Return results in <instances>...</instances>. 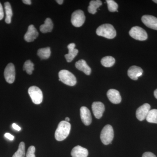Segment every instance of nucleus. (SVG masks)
I'll return each mask as SVG.
<instances>
[{"instance_id": "f257e3e1", "label": "nucleus", "mask_w": 157, "mask_h": 157, "mask_svg": "<svg viewBox=\"0 0 157 157\" xmlns=\"http://www.w3.org/2000/svg\"><path fill=\"white\" fill-rule=\"evenodd\" d=\"M71 124L68 122L63 121L59 123L55 134V137L58 141H62L65 140L70 133Z\"/></svg>"}, {"instance_id": "f03ea898", "label": "nucleus", "mask_w": 157, "mask_h": 157, "mask_svg": "<svg viewBox=\"0 0 157 157\" xmlns=\"http://www.w3.org/2000/svg\"><path fill=\"white\" fill-rule=\"evenodd\" d=\"M96 33L100 36L112 39L116 36V31L112 25L104 24L100 26L96 30Z\"/></svg>"}, {"instance_id": "7ed1b4c3", "label": "nucleus", "mask_w": 157, "mask_h": 157, "mask_svg": "<svg viewBox=\"0 0 157 157\" xmlns=\"http://www.w3.org/2000/svg\"><path fill=\"white\" fill-rule=\"evenodd\" d=\"M59 77V80L67 85L74 86L76 84V77L68 70H63L60 71Z\"/></svg>"}, {"instance_id": "20e7f679", "label": "nucleus", "mask_w": 157, "mask_h": 157, "mask_svg": "<svg viewBox=\"0 0 157 157\" xmlns=\"http://www.w3.org/2000/svg\"><path fill=\"white\" fill-rule=\"evenodd\" d=\"M114 137V132L113 127L107 124L102 129L101 134V139L102 143L105 145L111 144Z\"/></svg>"}, {"instance_id": "39448f33", "label": "nucleus", "mask_w": 157, "mask_h": 157, "mask_svg": "<svg viewBox=\"0 0 157 157\" xmlns=\"http://www.w3.org/2000/svg\"><path fill=\"white\" fill-rule=\"evenodd\" d=\"M129 35L133 39L139 41H144L147 39L146 31L139 26L133 27L129 31Z\"/></svg>"}, {"instance_id": "423d86ee", "label": "nucleus", "mask_w": 157, "mask_h": 157, "mask_svg": "<svg viewBox=\"0 0 157 157\" xmlns=\"http://www.w3.org/2000/svg\"><path fill=\"white\" fill-rule=\"evenodd\" d=\"M28 93L33 103L36 104H41L43 100L42 90L36 86H32L29 89Z\"/></svg>"}, {"instance_id": "0eeeda50", "label": "nucleus", "mask_w": 157, "mask_h": 157, "mask_svg": "<svg viewBox=\"0 0 157 157\" xmlns=\"http://www.w3.org/2000/svg\"><path fill=\"white\" fill-rule=\"evenodd\" d=\"M86 17L84 12L81 10L74 11L71 16V22L76 27H80L83 25L85 21Z\"/></svg>"}, {"instance_id": "6e6552de", "label": "nucleus", "mask_w": 157, "mask_h": 157, "mask_svg": "<svg viewBox=\"0 0 157 157\" xmlns=\"http://www.w3.org/2000/svg\"><path fill=\"white\" fill-rule=\"evenodd\" d=\"M4 76L8 83L11 84L14 82L15 78V70L14 65L12 63H10L6 67L4 71Z\"/></svg>"}, {"instance_id": "1a4fd4ad", "label": "nucleus", "mask_w": 157, "mask_h": 157, "mask_svg": "<svg viewBox=\"0 0 157 157\" xmlns=\"http://www.w3.org/2000/svg\"><path fill=\"white\" fill-rule=\"evenodd\" d=\"M150 109V105L147 103L140 106L136 110V116L137 119L140 121L144 120L148 115Z\"/></svg>"}, {"instance_id": "9d476101", "label": "nucleus", "mask_w": 157, "mask_h": 157, "mask_svg": "<svg viewBox=\"0 0 157 157\" xmlns=\"http://www.w3.org/2000/svg\"><path fill=\"white\" fill-rule=\"evenodd\" d=\"M142 22L149 28L157 30V18L150 15H143L141 17Z\"/></svg>"}, {"instance_id": "9b49d317", "label": "nucleus", "mask_w": 157, "mask_h": 157, "mask_svg": "<svg viewBox=\"0 0 157 157\" xmlns=\"http://www.w3.org/2000/svg\"><path fill=\"white\" fill-rule=\"evenodd\" d=\"M93 113L96 118L100 119L102 117L105 110L104 104L101 102H94L92 105Z\"/></svg>"}, {"instance_id": "f8f14e48", "label": "nucleus", "mask_w": 157, "mask_h": 157, "mask_svg": "<svg viewBox=\"0 0 157 157\" xmlns=\"http://www.w3.org/2000/svg\"><path fill=\"white\" fill-rule=\"evenodd\" d=\"M39 36V33L33 25L29 26L27 32L24 36V39L26 42H32L34 41Z\"/></svg>"}, {"instance_id": "ddd939ff", "label": "nucleus", "mask_w": 157, "mask_h": 157, "mask_svg": "<svg viewBox=\"0 0 157 157\" xmlns=\"http://www.w3.org/2000/svg\"><path fill=\"white\" fill-rule=\"evenodd\" d=\"M80 112L82 123L86 126L90 124L92 122V117L89 109L86 107H82L80 108Z\"/></svg>"}, {"instance_id": "4468645a", "label": "nucleus", "mask_w": 157, "mask_h": 157, "mask_svg": "<svg viewBox=\"0 0 157 157\" xmlns=\"http://www.w3.org/2000/svg\"><path fill=\"white\" fill-rule=\"evenodd\" d=\"M107 98L114 104H118L121 101V97L119 92L115 89H110L107 92Z\"/></svg>"}, {"instance_id": "2eb2a0df", "label": "nucleus", "mask_w": 157, "mask_h": 157, "mask_svg": "<svg viewBox=\"0 0 157 157\" xmlns=\"http://www.w3.org/2000/svg\"><path fill=\"white\" fill-rule=\"evenodd\" d=\"M76 45L75 43H70L67 46L69 53L65 55V57L67 62L70 63L73 60V59L77 55L78 52V49L75 48Z\"/></svg>"}, {"instance_id": "dca6fc26", "label": "nucleus", "mask_w": 157, "mask_h": 157, "mask_svg": "<svg viewBox=\"0 0 157 157\" xmlns=\"http://www.w3.org/2000/svg\"><path fill=\"white\" fill-rule=\"evenodd\" d=\"M71 155L72 157H87L88 151L87 149L78 145L72 149Z\"/></svg>"}, {"instance_id": "f3484780", "label": "nucleus", "mask_w": 157, "mask_h": 157, "mask_svg": "<svg viewBox=\"0 0 157 157\" xmlns=\"http://www.w3.org/2000/svg\"><path fill=\"white\" fill-rule=\"evenodd\" d=\"M75 66L78 70L82 71L86 75H90L91 73V69L84 60L80 59L76 62Z\"/></svg>"}, {"instance_id": "a211bd4d", "label": "nucleus", "mask_w": 157, "mask_h": 157, "mask_svg": "<svg viewBox=\"0 0 157 157\" xmlns=\"http://www.w3.org/2000/svg\"><path fill=\"white\" fill-rule=\"evenodd\" d=\"M143 70L140 67L133 66L131 67L128 70V76L131 79L136 80L138 79L137 74L140 73H143Z\"/></svg>"}, {"instance_id": "6ab92c4d", "label": "nucleus", "mask_w": 157, "mask_h": 157, "mask_svg": "<svg viewBox=\"0 0 157 157\" xmlns=\"http://www.w3.org/2000/svg\"><path fill=\"white\" fill-rule=\"evenodd\" d=\"M53 24L52 21L50 18L45 19L44 24L42 25L40 27V30L43 33H50L52 30Z\"/></svg>"}, {"instance_id": "aec40b11", "label": "nucleus", "mask_w": 157, "mask_h": 157, "mask_svg": "<svg viewBox=\"0 0 157 157\" xmlns=\"http://www.w3.org/2000/svg\"><path fill=\"white\" fill-rule=\"evenodd\" d=\"M102 2L100 0H93L90 2V6L88 8V11L92 14H96L97 9L102 6Z\"/></svg>"}, {"instance_id": "412c9836", "label": "nucleus", "mask_w": 157, "mask_h": 157, "mask_svg": "<svg viewBox=\"0 0 157 157\" xmlns=\"http://www.w3.org/2000/svg\"><path fill=\"white\" fill-rule=\"evenodd\" d=\"M5 5V9L6 11V17L5 21L6 23L10 24L11 21V17L13 15V12H12V8H11V5L9 2H6L4 4Z\"/></svg>"}, {"instance_id": "4be33fe9", "label": "nucleus", "mask_w": 157, "mask_h": 157, "mask_svg": "<svg viewBox=\"0 0 157 157\" xmlns=\"http://www.w3.org/2000/svg\"><path fill=\"white\" fill-rule=\"evenodd\" d=\"M51 54V52L50 47L40 48L37 52V55L41 59H47L49 58Z\"/></svg>"}, {"instance_id": "5701e85b", "label": "nucleus", "mask_w": 157, "mask_h": 157, "mask_svg": "<svg viewBox=\"0 0 157 157\" xmlns=\"http://www.w3.org/2000/svg\"><path fill=\"white\" fill-rule=\"evenodd\" d=\"M102 65L106 67H110L113 66L115 63V59L112 56L104 57L101 60Z\"/></svg>"}, {"instance_id": "b1692460", "label": "nucleus", "mask_w": 157, "mask_h": 157, "mask_svg": "<svg viewBox=\"0 0 157 157\" xmlns=\"http://www.w3.org/2000/svg\"><path fill=\"white\" fill-rule=\"evenodd\" d=\"M146 119L148 122L157 124V109L150 110Z\"/></svg>"}, {"instance_id": "393cba45", "label": "nucleus", "mask_w": 157, "mask_h": 157, "mask_svg": "<svg viewBox=\"0 0 157 157\" xmlns=\"http://www.w3.org/2000/svg\"><path fill=\"white\" fill-rule=\"evenodd\" d=\"M25 144L21 142L18 146V150L14 154L12 157H25Z\"/></svg>"}, {"instance_id": "a878e982", "label": "nucleus", "mask_w": 157, "mask_h": 157, "mask_svg": "<svg viewBox=\"0 0 157 157\" xmlns=\"http://www.w3.org/2000/svg\"><path fill=\"white\" fill-rule=\"evenodd\" d=\"M34 65L30 60H27L23 66V70H25L29 75H31L34 70Z\"/></svg>"}, {"instance_id": "bb28decb", "label": "nucleus", "mask_w": 157, "mask_h": 157, "mask_svg": "<svg viewBox=\"0 0 157 157\" xmlns=\"http://www.w3.org/2000/svg\"><path fill=\"white\" fill-rule=\"evenodd\" d=\"M108 6V9L110 12H115L117 10L118 6L117 3L113 0H107L106 1Z\"/></svg>"}, {"instance_id": "cd10ccee", "label": "nucleus", "mask_w": 157, "mask_h": 157, "mask_svg": "<svg viewBox=\"0 0 157 157\" xmlns=\"http://www.w3.org/2000/svg\"><path fill=\"white\" fill-rule=\"evenodd\" d=\"M36 151V148L34 146H31L29 147L27 152L26 157H36L35 152Z\"/></svg>"}, {"instance_id": "c85d7f7f", "label": "nucleus", "mask_w": 157, "mask_h": 157, "mask_svg": "<svg viewBox=\"0 0 157 157\" xmlns=\"http://www.w3.org/2000/svg\"><path fill=\"white\" fill-rule=\"evenodd\" d=\"M142 157H157L155 155L151 152H146L143 154Z\"/></svg>"}, {"instance_id": "c756f323", "label": "nucleus", "mask_w": 157, "mask_h": 157, "mask_svg": "<svg viewBox=\"0 0 157 157\" xmlns=\"http://www.w3.org/2000/svg\"><path fill=\"white\" fill-rule=\"evenodd\" d=\"M4 17V12L2 6L0 3V20L3 19Z\"/></svg>"}, {"instance_id": "7c9ffc66", "label": "nucleus", "mask_w": 157, "mask_h": 157, "mask_svg": "<svg viewBox=\"0 0 157 157\" xmlns=\"http://www.w3.org/2000/svg\"><path fill=\"white\" fill-rule=\"evenodd\" d=\"M5 136L6 138L11 140H13L14 139V136L11 135V134H9V133H6L5 135Z\"/></svg>"}, {"instance_id": "2f4dec72", "label": "nucleus", "mask_w": 157, "mask_h": 157, "mask_svg": "<svg viewBox=\"0 0 157 157\" xmlns=\"http://www.w3.org/2000/svg\"><path fill=\"white\" fill-rule=\"evenodd\" d=\"M12 127H13V128L17 131H20L21 130V128L15 123L12 124Z\"/></svg>"}, {"instance_id": "473e14b6", "label": "nucleus", "mask_w": 157, "mask_h": 157, "mask_svg": "<svg viewBox=\"0 0 157 157\" xmlns=\"http://www.w3.org/2000/svg\"><path fill=\"white\" fill-rule=\"evenodd\" d=\"M22 2L26 5H30L32 4V2L30 0H23Z\"/></svg>"}, {"instance_id": "72a5a7b5", "label": "nucleus", "mask_w": 157, "mask_h": 157, "mask_svg": "<svg viewBox=\"0 0 157 157\" xmlns=\"http://www.w3.org/2000/svg\"><path fill=\"white\" fill-rule=\"evenodd\" d=\"M57 3H58L59 5H62L64 1L63 0H56Z\"/></svg>"}, {"instance_id": "f704fd0d", "label": "nucleus", "mask_w": 157, "mask_h": 157, "mask_svg": "<svg viewBox=\"0 0 157 157\" xmlns=\"http://www.w3.org/2000/svg\"><path fill=\"white\" fill-rule=\"evenodd\" d=\"M154 94L155 98L157 99V89L156 90H155Z\"/></svg>"}, {"instance_id": "c9c22d12", "label": "nucleus", "mask_w": 157, "mask_h": 157, "mask_svg": "<svg viewBox=\"0 0 157 157\" xmlns=\"http://www.w3.org/2000/svg\"><path fill=\"white\" fill-rule=\"evenodd\" d=\"M70 121V118H69V117H67L66 118H65V121H66L68 122V121Z\"/></svg>"}, {"instance_id": "e433bc0d", "label": "nucleus", "mask_w": 157, "mask_h": 157, "mask_svg": "<svg viewBox=\"0 0 157 157\" xmlns=\"http://www.w3.org/2000/svg\"><path fill=\"white\" fill-rule=\"evenodd\" d=\"M153 2H154L155 3H157V0H153Z\"/></svg>"}]
</instances>
